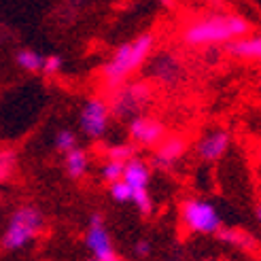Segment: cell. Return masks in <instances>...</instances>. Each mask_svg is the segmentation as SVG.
<instances>
[{
  "label": "cell",
  "instance_id": "6da1fadb",
  "mask_svg": "<svg viewBox=\"0 0 261 261\" xmlns=\"http://www.w3.org/2000/svg\"><path fill=\"white\" fill-rule=\"evenodd\" d=\"M251 21L238 13H223L213 11L202 17L191 19L180 32V41L189 49H206V47H221L233 38L249 34Z\"/></svg>",
  "mask_w": 261,
  "mask_h": 261
},
{
  "label": "cell",
  "instance_id": "7a4b0ae2",
  "mask_svg": "<svg viewBox=\"0 0 261 261\" xmlns=\"http://www.w3.org/2000/svg\"><path fill=\"white\" fill-rule=\"evenodd\" d=\"M155 45H158V38L153 32H142L134 36L132 41L121 43L100 68L102 87L113 94L123 83L132 81V76L147 66L149 58L155 51Z\"/></svg>",
  "mask_w": 261,
  "mask_h": 261
},
{
  "label": "cell",
  "instance_id": "3957f363",
  "mask_svg": "<svg viewBox=\"0 0 261 261\" xmlns=\"http://www.w3.org/2000/svg\"><path fill=\"white\" fill-rule=\"evenodd\" d=\"M45 231V215L34 204H23L11 213L0 236V246L7 253H19L32 246Z\"/></svg>",
  "mask_w": 261,
  "mask_h": 261
},
{
  "label": "cell",
  "instance_id": "277c9868",
  "mask_svg": "<svg viewBox=\"0 0 261 261\" xmlns=\"http://www.w3.org/2000/svg\"><path fill=\"white\" fill-rule=\"evenodd\" d=\"M180 223L193 236H217V231L223 227V219L213 202L204 198H187L180 204Z\"/></svg>",
  "mask_w": 261,
  "mask_h": 261
},
{
  "label": "cell",
  "instance_id": "5b68a950",
  "mask_svg": "<svg viewBox=\"0 0 261 261\" xmlns=\"http://www.w3.org/2000/svg\"><path fill=\"white\" fill-rule=\"evenodd\" d=\"M153 100V87L147 81H127L119 89L113 91V98L109 102L111 115L117 119H132L134 115H140L149 109Z\"/></svg>",
  "mask_w": 261,
  "mask_h": 261
},
{
  "label": "cell",
  "instance_id": "8992f818",
  "mask_svg": "<svg viewBox=\"0 0 261 261\" xmlns=\"http://www.w3.org/2000/svg\"><path fill=\"white\" fill-rule=\"evenodd\" d=\"M111 107L100 96H91L79 111V127L89 140H102L111 127Z\"/></svg>",
  "mask_w": 261,
  "mask_h": 261
},
{
  "label": "cell",
  "instance_id": "52a82bcc",
  "mask_svg": "<svg viewBox=\"0 0 261 261\" xmlns=\"http://www.w3.org/2000/svg\"><path fill=\"white\" fill-rule=\"evenodd\" d=\"M85 249L91 253V259L96 261H119L121 255L117 253L111 231L107 227L102 213H91L87 221V231H85Z\"/></svg>",
  "mask_w": 261,
  "mask_h": 261
},
{
  "label": "cell",
  "instance_id": "ba28073f",
  "mask_svg": "<svg viewBox=\"0 0 261 261\" xmlns=\"http://www.w3.org/2000/svg\"><path fill=\"white\" fill-rule=\"evenodd\" d=\"M149 76L164 89L178 87L187 76V68L182 60L172 51H160L149 58Z\"/></svg>",
  "mask_w": 261,
  "mask_h": 261
},
{
  "label": "cell",
  "instance_id": "9c48e42d",
  "mask_svg": "<svg viewBox=\"0 0 261 261\" xmlns=\"http://www.w3.org/2000/svg\"><path fill=\"white\" fill-rule=\"evenodd\" d=\"M166 134L168 129L158 117L140 113V115H134L132 119H127V136L140 149H153Z\"/></svg>",
  "mask_w": 261,
  "mask_h": 261
},
{
  "label": "cell",
  "instance_id": "30bf717a",
  "mask_svg": "<svg viewBox=\"0 0 261 261\" xmlns=\"http://www.w3.org/2000/svg\"><path fill=\"white\" fill-rule=\"evenodd\" d=\"M187 140L176 134H166L158 145L153 147V166L162 172H172L174 168L185 160Z\"/></svg>",
  "mask_w": 261,
  "mask_h": 261
},
{
  "label": "cell",
  "instance_id": "8fae6325",
  "mask_svg": "<svg viewBox=\"0 0 261 261\" xmlns=\"http://www.w3.org/2000/svg\"><path fill=\"white\" fill-rule=\"evenodd\" d=\"M229 147H231V134L227 129H223V127L208 129V132L202 134V138L195 142V155H198V160L204 164H215L225 158Z\"/></svg>",
  "mask_w": 261,
  "mask_h": 261
},
{
  "label": "cell",
  "instance_id": "7c38bea8",
  "mask_svg": "<svg viewBox=\"0 0 261 261\" xmlns=\"http://www.w3.org/2000/svg\"><path fill=\"white\" fill-rule=\"evenodd\" d=\"M225 54L240 62H259L261 60V32L244 34L225 43Z\"/></svg>",
  "mask_w": 261,
  "mask_h": 261
},
{
  "label": "cell",
  "instance_id": "4fadbf2b",
  "mask_svg": "<svg viewBox=\"0 0 261 261\" xmlns=\"http://www.w3.org/2000/svg\"><path fill=\"white\" fill-rule=\"evenodd\" d=\"M125 182L132 189H140V187H149L151 182V166L134 155V158H129L125 164H123V176H121Z\"/></svg>",
  "mask_w": 261,
  "mask_h": 261
},
{
  "label": "cell",
  "instance_id": "5bb4252c",
  "mask_svg": "<svg viewBox=\"0 0 261 261\" xmlns=\"http://www.w3.org/2000/svg\"><path fill=\"white\" fill-rule=\"evenodd\" d=\"M64 170H66L68 178L81 180L89 172V155H87V151L76 145L68 153H64Z\"/></svg>",
  "mask_w": 261,
  "mask_h": 261
},
{
  "label": "cell",
  "instance_id": "9a60e30c",
  "mask_svg": "<svg viewBox=\"0 0 261 261\" xmlns=\"http://www.w3.org/2000/svg\"><path fill=\"white\" fill-rule=\"evenodd\" d=\"M43 60H45V56L38 54L36 49L23 47V49L15 51V64H17V68H21L23 72L38 74L41 72V66H43Z\"/></svg>",
  "mask_w": 261,
  "mask_h": 261
},
{
  "label": "cell",
  "instance_id": "2e32d148",
  "mask_svg": "<svg viewBox=\"0 0 261 261\" xmlns=\"http://www.w3.org/2000/svg\"><path fill=\"white\" fill-rule=\"evenodd\" d=\"M217 236L221 242L225 244H231L236 246V249H242V251H253L257 242L253 240V236H249L246 231H240V229H229V227H221L217 231Z\"/></svg>",
  "mask_w": 261,
  "mask_h": 261
},
{
  "label": "cell",
  "instance_id": "e0dca14e",
  "mask_svg": "<svg viewBox=\"0 0 261 261\" xmlns=\"http://www.w3.org/2000/svg\"><path fill=\"white\" fill-rule=\"evenodd\" d=\"M129 202H132V204L136 206L138 215H142V217H151V215H153V211H155L153 198H151V193H149V189H147V187L134 189L132 200H129Z\"/></svg>",
  "mask_w": 261,
  "mask_h": 261
},
{
  "label": "cell",
  "instance_id": "ac0fdd59",
  "mask_svg": "<svg viewBox=\"0 0 261 261\" xmlns=\"http://www.w3.org/2000/svg\"><path fill=\"white\" fill-rule=\"evenodd\" d=\"M17 170V153L13 149H0V182H7Z\"/></svg>",
  "mask_w": 261,
  "mask_h": 261
},
{
  "label": "cell",
  "instance_id": "d6986e66",
  "mask_svg": "<svg viewBox=\"0 0 261 261\" xmlns=\"http://www.w3.org/2000/svg\"><path fill=\"white\" fill-rule=\"evenodd\" d=\"M76 145H79V138H76V134L72 132V129H68V127L58 129L56 136H54V149H56L60 155L68 153V151L74 149Z\"/></svg>",
  "mask_w": 261,
  "mask_h": 261
},
{
  "label": "cell",
  "instance_id": "ffe728a7",
  "mask_svg": "<svg viewBox=\"0 0 261 261\" xmlns=\"http://www.w3.org/2000/svg\"><path fill=\"white\" fill-rule=\"evenodd\" d=\"M136 145L132 140L129 142H119V145H109L104 149V158L109 160H119V162H127L129 158H134L136 155Z\"/></svg>",
  "mask_w": 261,
  "mask_h": 261
},
{
  "label": "cell",
  "instance_id": "44dd1931",
  "mask_svg": "<svg viewBox=\"0 0 261 261\" xmlns=\"http://www.w3.org/2000/svg\"><path fill=\"white\" fill-rule=\"evenodd\" d=\"M132 193H134V189L129 187L123 178L109 182V195H111V200L117 202V204H127L129 200H132Z\"/></svg>",
  "mask_w": 261,
  "mask_h": 261
},
{
  "label": "cell",
  "instance_id": "7402d4cb",
  "mask_svg": "<svg viewBox=\"0 0 261 261\" xmlns=\"http://www.w3.org/2000/svg\"><path fill=\"white\" fill-rule=\"evenodd\" d=\"M123 164H125V162L109 160V158H107V162L100 166V178L107 182V185H109V182H113V180H119V178L123 176Z\"/></svg>",
  "mask_w": 261,
  "mask_h": 261
},
{
  "label": "cell",
  "instance_id": "603a6c76",
  "mask_svg": "<svg viewBox=\"0 0 261 261\" xmlns=\"http://www.w3.org/2000/svg\"><path fill=\"white\" fill-rule=\"evenodd\" d=\"M62 66H64V60H62V56H58V54H51V56H45V60H43V66H41V72H43L45 76H56V74L62 70Z\"/></svg>",
  "mask_w": 261,
  "mask_h": 261
},
{
  "label": "cell",
  "instance_id": "cb8c5ba5",
  "mask_svg": "<svg viewBox=\"0 0 261 261\" xmlns=\"http://www.w3.org/2000/svg\"><path fill=\"white\" fill-rule=\"evenodd\" d=\"M134 255L140 257V259H149L153 255V244L149 240H138L134 244Z\"/></svg>",
  "mask_w": 261,
  "mask_h": 261
},
{
  "label": "cell",
  "instance_id": "d4e9b609",
  "mask_svg": "<svg viewBox=\"0 0 261 261\" xmlns=\"http://www.w3.org/2000/svg\"><path fill=\"white\" fill-rule=\"evenodd\" d=\"M158 3H160L164 9H168V11H172V9L176 7V0H158Z\"/></svg>",
  "mask_w": 261,
  "mask_h": 261
},
{
  "label": "cell",
  "instance_id": "484cf974",
  "mask_svg": "<svg viewBox=\"0 0 261 261\" xmlns=\"http://www.w3.org/2000/svg\"><path fill=\"white\" fill-rule=\"evenodd\" d=\"M255 219H257V223L261 225V202L255 206Z\"/></svg>",
  "mask_w": 261,
  "mask_h": 261
},
{
  "label": "cell",
  "instance_id": "4316f807",
  "mask_svg": "<svg viewBox=\"0 0 261 261\" xmlns=\"http://www.w3.org/2000/svg\"><path fill=\"white\" fill-rule=\"evenodd\" d=\"M206 3H208V5H213V7H221V5L225 3V0H206Z\"/></svg>",
  "mask_w": 261,
  "mask_h": 261
},
{
  "label": "cell",
  "instance_id": "83f0119b",
  "mask_svg": "<svg viewBox=\"0 0 261 261\" xmlns=\"http://www.w3.org/2000/svg\"><path fill=\"white\" fill-rule=\"evenodd\" d=\"M259 160H261V151H259Z\"/></svg>",
  "mask_w": 261,
  "mask_h": 261
},
{
  "label": "cell",
  "instance_id": "f1b7e54d",
  "mask_svg": "<svg viewBox=\"0 0 261 261\" xmlns=\"http://www.w3.org/2000/svg\"><path fill=\"white\" fill-rule=\"evenodd\" d=\"M259 85H261V76H259Z\"/></svg>",
  "mask_w": 261,
  "mask_h": 261
},
{
  "label": "cell",
  "instance_id": "f546056e",
  "mask_svg": "<svg viewBox=\"0 0 261 261\" xmlns=\"http://www.w3.org/2000/svg\"><path fill=\"white\" fill-rule=\"evenodd\" d=\"M259 62H261V60H259Z\"/></svg>",
  "mask_w": 261,
  "mask_h": 261
}]
</instances>
